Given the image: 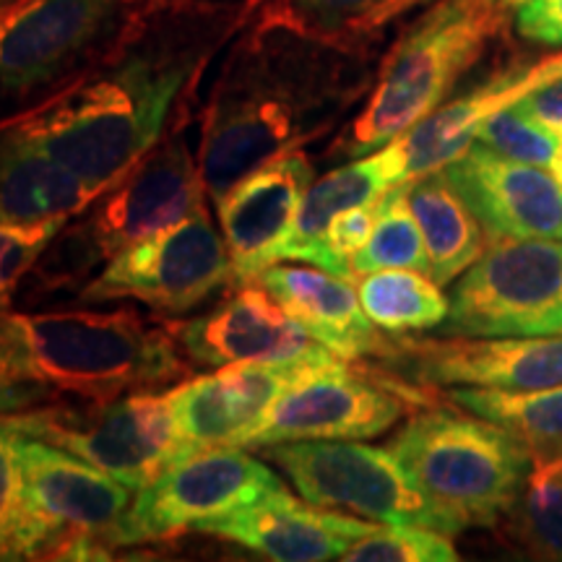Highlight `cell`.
Wrapping results in <instances>:
<instances>
[{"instance_id":"cell-1","label":"cell","mask_w":562,"mask_h":562,"mask_svg":"<svg viewBox=\"0 0 562 562\" xmlns=\"http://www.w3.org/2000/svg\"><path fill=\"white\" fill-rule=\"evenodd\" d=\"M258 5L161 0L94 74L24 121L63 170L100 195L191 121L201 79Z\"/></svg>"},{"instance_id":"cell-2","label":"cell","mask_w":562,"mask_h":562,"mask_svg":"<svg viewBox=\"0 0 562 562\" xmlns=\"http://www.w3.org/2000/svg\"><path fill=\"white\" fill-rule=\"evenodd\" d=\"M368 53L252 13L224 47L199 117V167L220 203L245 175L305 149L368 89Z\"/></svg>"},{"instance_id":"cell-3","label":"cell","mask_w":562,"mask_h":562,"mask_svg":"<svg viewBox=\"0 0 562 562\" xmlns=\"http://www.w3.org/2000/svg\"><path fill=\"white\" fill-rule=\"evenodd\" d=\"M203 203L209 193L186 123L125 178L68 216L19 292L37 302L76 300L117 252L182 222Z\"/></svg>"},{"instance_id":"cell-4","label":"cell","mask_w":562,"mask_h":562,"mask_svg":"<svg viewBox=\"0 0 562 562\" xmlns=\"http://www.w3.org/2000/svg\"><path fill=\"white\" fill-rule=\"evenodd\" d=\"M505 0H435L385 55L368 97L344 125L328 159H357L404 136L448 100L503 30Z\"/></svg>"},{"instance_id":"cell-5","label":"cell","mask_w":562,"mask_h":562,"mask_svg":"<svg viewBox=\"0 0 562 562\" xmlns=\"http://www.w3.org/2000/svg\"><path fill=\"white\" fill-rule=\"evenodd\" d=\"M16 331L32 375L76 402L172 389L193 375L167 323L133 307L16 313Z\"/></svg>"},{"instance_id":"cell-6","label":"cell","mask_w":562,"mask_h":562,"mask_svg":"<svg viewBox=\"0 0 562 562\" xmlns=\"http://www.w3.org/2000/svg\"><path fill=\"white\" fill-rule=\"evenodd\" d=\"M161 0H19L0 11V123L79 87Z\"/></svg>"},{"instance_id":"cell-7","label":"cell","mask_w":562,"mask_h":562,"mask_svg":"<svg viewBox=\"0 0 562 562\" xmlns=\"http://www.w3.org/2000/svg\"><path fill=\"white\" fill-rule=\"evenodd\" d=\"M389 448L459 531L508 516L533 463L524 440L472 412L414 414Z\"/></svg>"},{"instance_id":"cell-8","label":"cell","mask_w":562,"mask_h":562,"mask_svg":"<svg viewBox=\"0 0 562 562\" xmlns=\"http://www.w3.org/2000/svg\"><path fill=\"white\" fill-rule=\"evenodd\" d=\"M9 419L13 430L79 456L136 492L182 459L172 389L125 393L110 402L55 398Z\"/></svg>"},{"instance_id":"cell-9","label":"cell","mask_w":562,"mask_h":562,"mask_svg":"<svg viewBox=\"0 0 562 562\" xmlns=\"http://www.w3.org/2000/svg\"><path fill=\"white\" fill-rule=\"evenodd\" d=\"M235 284L222 232L203 203L172 227L117 252L76 294L83 305L133 300L165 321L199 313Z\"/></svg>"},{"instance_id":"cell-10","label":"cell","mask_w":562,"mask_h":562,"mask_svg":"<svg viewBox=\"0 0 562 562\" xmlns=\"http://www.w3.org/2000/svg\"><path fill=\"white\" fill-rule=\"evenodd\" d=\"M258 451L284 472L307 503L321 508L375 524L425 526L448 537L461 533L422 495L391 448L364 446L360 440H297Z\"/></svg>"},{"instance_id":"cell-11","label":"cell","mask_w":562,"mask_h":562,"mask_svg":"<svg viewBox=\"0 0 562 562\" xmlns=\"http://www.w3.org/2000/svg\"><path fill=\"white\" fill-rule=\"evenodd\" d=\"M24 501L50 537L47 560H110L131 547L136 490L53 442L16 430Z\"/></svg>"},{"instance_id":"cell-12","label":"cell","mask_w":562,"mask_h":562,"mask_svg":"<svg viewBox=\"0 0 562 562\" xmlns=\"http://www.w3.org/2000/svg\"><path fill=\"white\" fill-rule=\"evenodd\" d=\"M448 300L442 336H562V240H490Z\"/></svg>"},{"instance_id":"cell-13","label":"cell","mask_w":562,"mask_h":562,"mask_svg":"<svg viewBox=\"0 0 562 562\" xmlns=\"http://www.w3.org/2000/svg\"><path fill=\"white\" fill-rule=\"evenodd\" d=\"M406 396L383 378L349 368L347 360L313 364L271 404L232 448L297 440H370L404 419Z\"/></svg>"},{"instance_id":"cell-14","label":"cell","mask_w":562,"mask_h":562,"mask_svg":"<svg viewBox=\"0 0 562 562\" xmlns=\"http://www.w3.org/2000/svg\"><path fill=\"white\" fill-rule=\"evenodd\" d=\"M279 490L284 482L248 448L222 446L191 453L136 492L128 521L131 547L195 531Z\"/></svg>"},{"instance_id":"cell-15","label":"cell","mask_w":562,"mask_h":562,"mask_svg":"<svg viewBox=\"0 0 562 562\" xmlns=\"http://www.w3.org/2000/svg\"><path fill=\"white\" fill-rule=\"evenodd\" d=\"M193 368L240 362H334L339 357L307 336L258 281L232 284L206 311L165 321Z\"/></svg>"},{"instance_id":"cell-16","label":"cell","mask_w":562,"mask_h":562,"mask_svg":"<svg viewBox=\"0 0 562 562\" xmlns=\"http://www.w3.org/2000/svg\"><path fill=\"white\" fill-rule=\"evenodd\" d=\"M385 362L393 370L406 372L419 385L550 389L562 385V336H396Z\"/></svg>"},{"instance_id":"cell-17","label":"cell","mask_w":562,"mask_h":562,"mask_svg":"<svg viewBox=\"0 0 562 562\" xmlns=\"http://www.w3.org/2000/svg\"><path fill=\"white\" fill-rule=\"evenodd\" d=\"M487 240H562V182L544 167L474 144L442 167Z\"/></svg>"},{"instance_id":"cell-18","label":"cell","mask_w":562,"mask_h":562,"mask_svg":"<svg viewBox=\"0 0 562 562\" xmlns=\"http://www.w3.org/2000/svg\"><path fill=\"white\" fill-rule=\"evenodd\" d=\"M313 180V161L300 149L266 161L214 203L235 284L256 281L269 266L279 263V250L290 240Z\"/></svg>"},{"instance_id":"cell-19","label":"cell","mask_w":562,"mask_h":562,"mask_svg":"<svg viewBox=\"0 0 562 562\" xmlns=\"http://www.w3.org/2000/svg\"><path fill=\"white\" fill-rule=\"evenodd\" d=\"M341 360V357H339ZM313 364L326 362H240L191 375L172 385L182 459L206 448L235 446L271 409L286 385Z\"/></svg>"},{"instance_id":"cell-20","label":"cell","mask_w":562,"mask_h":562,"mask_svg":"<svg viewBox=\"0 0 562 562\" xmlns=\"http://www.w3.org/2000/svg\"><path fill=\"white\" fill-rule=\"evenodd\" d=\"M375 526L368 518L362 521L307 503L305 497L300 501L284 487L229 516L201 524L195 531L227 539L269 560L323 562L341 560L344 552Z\"/></svg>"},{"instance_id":"cell-21","label":"cell","mask_w":562,"mask_h":562,"mask_svg":"<svg viewBox=\"0 0 562 562\" xmlns=\"http://www.w3.org/2000/svg\"><path fill=\"white\" fill-rule=\"evenodd\" d=\"M256 281L271 292L302 331L341 360L389 357L393 339L383 336L364 315L360 294L349 279L311 263H273Z\"/></svg>"},{"instance_id":"cell-22","label":"cell","mask_w":562,"mask_h":562,"mask_svg":"<svg viewBox=\"0 0 562 562\" xmlns=\"http://www.w3.org/2000/svg\"><path fill=\"white\" fill-rule=\"evenodd\" d=\"M406 180V157L402 140H391L383 149L347 159L323 178L313 180L302 199L290 240L279 250V261H300L334 273L326 250V229L341 211L383 199L393 186Z\"/></svg>"},{"instance_id":"cell-23","label":"cell","mask_w":562,"mask_h":562,"mask_svg":"<svg viewBox=\"0 0 562 562\" xmlns=\"http://www.w3.org/2000/svg\"><path fill=\"white\" fill-rule=\"evenodd\" d=\"M542 68L544 66L539 63L529 70H508V74L495 76L469 94L442 102L430 115L414 123L404 136H398L406 157V180L442 170L453 159H459L476 140V131L484 117L508 108L524 94L550 81Z\"/></svg>"},{"instance_id":"cell-24","label":"cell","mask_w":562,"mask_h":562,"mask_svg":"<svg viewBox=\"0 0 562 562\" xmlns=\"http://www.w3.org/2000/svg\"><path fill=\"white\" fill-rule=\"evenodd\" d=\"M94 199L42 149L30 123H0V224L68 220Z\"/></svg>"},{"instance_id":"cell-25","label":"cell","mask_w":562,"mask_h":562,"mask_svg":"<svg viewBox=\"0 0 562 562\" xmlns=\"http://www.w3.org/2000/svg\"><path fill=\"white\" fill-rule=\"evenodd\" d=\"M406 199L425 237L427 273L435 284H451L487 248L480 220L446 170L406 180Z\"/></svg>"},{"instance_id":"cell-26","label":"cell","mask_w":562,"mask_h":562,"mask_svg":"<svg viewBox=\"0 0 562 562\" xmlns=\"http://www.w3.org/2000/svg\"><path fill=\"white\" fill-rule=\"evenodd\" d=\"M430 3L435 0H261L258 13L331 45L368 53L389 26Z\"/></svg>"},{"instance_id":"cell-27","label":"cell","mask_w":562,"mask_h":562,"mask_svg":"<svg viewBox=\"0 0 562 562\" xmlns=\"http://www.w3.org/2000/svg\"><path fill=\"white\" fill-rule=\"evenodd\" d=\"M448 398L526 442L531 453L552 456L562 448V385L550 389H469L456 385Z\"/></svg>"},{"instance_id":"cell-28","label":"cell","mask_w":562,"mask_h":562,"mask_svg":"<svg viewBox=\"0 0 562 562\" xmlns=\"http://www.w3.org/2000/svg\"><path fill=\"white\" fill-rule=\"evenodd\" d=\"M357 294L364 315L393 336L438 328L451 311V300L440 292V284H435L430 273L414 269L364 273Z\"/></svg>"},{"instance_id":"cell-29","label":"cell","mask_w":562,"mask_h":562,"mask_svg":"<svg viewBox=\"0 0 562 562\" xmlns=\"http://www.w3.org/2000/svg\"><path fill=\"white\" fill-rule=\"evenodd\" d=\"M505 518L513 542L531 558L562 560V453L533 459Z\"/></svg>"},{"instance_id":"cell-30","label":"cell","mask_w":562,"mask_h":562,"mask_svg":"<svg viewBox=\"0 0 562 562\" xmlns=\"http://www.w3.org/2000/svg\"><path fill=\"white\" fill-rule=\"evenodd\" d=\"M383 269H414L427 273L425 237L406 199V180L383 195L370 240L351 258L355 279Z\"/></svg>"},{"instance_id":"cell-31","label":"cell","mask_w":562,"mask_h":562,"mask_svg":"<svg viewBox=\"0 0 562 562\" xmlns=\"http://www.w3.org/2000/svg\"><path fill=\"white\" fill-rule=\"evenodd\" d=\"M47 558H50V537L24 501L16 430L9 414H0V560Z\"/></svg>"},{"instance_id":"cell-32","label":"cell","mask_w":562,"mask_h":562,"mask_svg":"<svg viewBox=\"0 0 562 562\" xmlns=\"http://www.w3.org/2000/svg\"><path fill=\"white\" fill-rule=\"evenodd\" d=\"M349 562H453L459 552L448 533L425 526L378 524L344 552Z\"/></svg>"},{"instance_id":"cell-33","label":"cell","mask_w":562,"mask_h":562,"mask_svg":"<svg viewBox=\"0 0 562 562\" xmlns=\"http://www.w3.org/2000/svg\"><path fill=\"white\" fill-rule=\"evenodd\" d=\"M476 144L487 146V149L503 154V157L529 161V165L550 170L560 136L547 125L533 121L521 104L513 102L508 108L484 117L480 131H476Z\"/></svg>"},{"instance_id":"cell-34","label":"cell","mask_w":562,"mask_h":562,"mask_svg":"<svg viewBox=\"0 0 562 562\" xmlns=\"http://www.w3.org/2000/svg\"><path fill=\"white\" fill-rule=\"evenodd\" d=\"M60 398L32 375L16 331V313L0 311V414H16Z\"/></svg>"},{"instance_id":"cell-35","label":"cell","mask_w":562,"mask_h":562,"mask_svg":"<svg viewBox=\"0 0 562 562\" xmlns=\"http://www.w3.org/2000/svg\"><path fill=\"white\" fill-rule=\"evenodd\" d=\"M66 220L40 224H0V311H11L13 300L40 256Z\"/></svg>"},{"instance_id":"cell-36","label":"cell","mask_w":562,"mask_h":562,"mask_svg":"<svg viewBox=\"0 0 562 562\" xmlns=\"http://www.w3.org/2000/svg\"><path fill=\"white\" fill-rule=\"evenodd\" d=\"M378 209H381V199L364 203V206H355L336 214L331 224L326 229V250L331 256L334 273L355 281L351 273V258L364 248V243L370 240L372 229L378 222Z\"/></svg>"},{"instance_id":"cell-37","label":"cell","mask_w":562,"mask_h":562,"mask_svg":"<svg viewBox=\"0 0 562 562\" xmlns=\"http://www.w3.org/2000/svg\"><path fill=\"white\" fill-rule=\"evenodd\" d=\"M516 30L539 45L562 47V0H524L518 5Z\"/></svg>"},{"instance_id":"cell-38","label":"cell","mask_w":562,"mask_h":562,"mask_svg":"<svg viewBox=\"0 0 562 562\" xmlns=\"http://www.w3.org/2000/svg\"><path fill=\"white\" fill-rule=\"evenodd\" d=\"M518 104L529 112L533 121L547 125V128L562 138V76L524 94Z\"/></svg>"},{"instance_id":"cell-39","label":"cell","mask_w":562,"mask_h":562,"mask_svg":"<svg viewBox=\"0 0 562 562\" xmlns=\"http://www.w3.org/2000/svg\"><path fill=\"white\" fill-rule=\"evenodd\" d=\"M550 172L562 182V138H560V144H558V151H554V157H552Z\"/></svg>"},{"instance_id":"cell-40","label":"cell","mask_w":562,"mask_h":562,"mask_svg":"<svg viewBox=\"0 0 562 562\" xmlns=\"http://www.w3.org/2000/svg\"><path fill=\"white\" fill-rule=\"evenodd\" d=\"M203 3H222V5H258L261 0H203Z\"/></svg>"},{"instance_id":"cell-41","label":"cell","mask_w":562,"mask_h":562,"mask_svg":"<svg viewBox=\"0 0 562 562\" xmlns=\"http://www.w3.org/2000/svg\"><path fill=\"white\" fill-rule=\"evenodd\" d=\"M552 68H554V76H562V55L560 58H552Z\"/></svg>"},{"instance_id":"cell-42","label":"cell","mask_w":562,"mask_h":562,"mask_svg":"<svg viewBox=\"0 0 562 562\" xmlns=\"http://www.w3.org/2000/svg\"><path fill=\"white\" fill-rule=\"evenodd\" d=\"M13 3H19V0H0V11L9 9V5H13Z\"/></svg>"},{"instance_id":"cell-43","label":"cell","mask_w":562,"mask_h":562,"mask_svg":"<svg viewBox=\"0 0 562 562\" xmlns=\"http://www.w3.org/2000/svg\"><path fill=\"white\" fill-rule=\"evenodd\" d=\"M560 453H562V448H560Z\"/></svg>"}]
</instances>
